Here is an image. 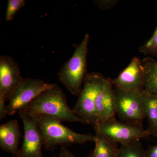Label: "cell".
I'll list each match as a JSON object with an SVG mask.
<instances>
[{
    "mask_svg": "<svg viewBox=\"0 0 157 157\" xmlns=\"http://www.w3.org/2000/svg\"><path fill=\"white\" fill-rule=\"evenodd\" d=\"M113 86L126 92L144 90V74L142 61L139 57H134L128 66L112 79Z\"/></svg>",
    "mask_w": 157,
    "mask_h": 157,
    "instance_id": "9",
    "label": "cell"
},
{
    "mask_svg": "<svg viewBox=\"0 0 157 157\" xmlns=\"http://www.w3.org/2000/svg\"><path fill=\"white\" fill-rule=\"evenodd\" d=\"M106 77L102 73H88L83 86L75 106L72 109L76 115L93 126L98 123L95 112V101Z\"/></svg>",
    "mask_w": 157,
    "mask_h": 157,
    "instance_id": "5",
    "label": "cell"
},
{
    "mask_svg": "<svg viewBox=\"0 0 157 157\" xmlns=\"http://www.w3.org/2000/svg\"><path fill=\"white\" fill-rule=\"evenodd\" d=\"M113 142L121 144L150 136L143 127L134 125L117 120L115 117L94 126Z\"/></svg>",
    "mask_w": 157,
    "mask_h": 157,
    "instance_id": "7",
    "label": "cell"
},
{
    "mask_svg": "<svg viewBox=\"0 0 157 157\" xmlns=\"http://www.w3.org/2000/svg\"><path fill=\"white\" fill-rule=\"evenodd\" d=\"M21 110L30 114L50 116L61 122H78L88 124L69 107L66 95L56 84H53L50 88L42 92Z\"/></svg>",
    "mask_w": 157,
    "mask_h": 157,
    "instance_id": "1",
    "label": "cell"
},
{
    "mask_svg": "<svg viewBox=\"0 0 157 157\" xmlns=\"http://www.w3.org/2000/svg\"><path fill=\"white\" fill-rule=\"evenodd\" d=\"M19 124L16 120H10L0 126V147L6 152L17 157L21 137Z\"/></svg>",
    "mask_w": 157,
    "mask_h": 157,
    "instance_id": "12",
    "label": "cell"
},
{
    "mask_svg": "<svg viewBox=\"0 0 157 157\" xmlns=\"http://www.w3.org/2000/svg\"><path fill=\"white\" fill-rule=\"evenodd\" d=\"M145 157H157V144L150 146L145 151Z\"/></svg>",
    "mask_w": 157,
    "mask_h": 157,
    "instance_id": "20",
    "label": "cell"
},
{
    "mask_svg": "<svg viewBox=\"0 0 157 157\" xmlns=\"http://www.w3.org/2000/svg\"><path fill=\"white\" fill-rule=\"evenodd\" d=\"M116 100L112 79L106 78L95 101V112L98 123L114 117Z\"/></svg>",
    "mask_w": 157,
    "mask_h": 157,
    "instance_id": "11",
    "label": "cell"
},
{
    "mask_svg": "<svg viewBox=\"0 0 157 157\" xmlns=\"http://www.w3.org/2000/svg\"><path fill=\"white\" fill-rule=\"evenodd\" d=\"M24 129L23 143L17 157H43L42 147L44 140L42 133L33 118L24 110H19Z\"/></svg>",
    "mask_w": 157,
    "mask_h": 157,
    "instance_id": "8",
    "label": "cell"
},
{
    "mask_svg": "<svg viewBox=\"0 0 157 157\" xmlns=\"http://www.w3.org/2000/svg\"><path fill=\"white\" fill-rule=\"evenodd\" d=\"M139 51L145 55H150L157 57V27L151 39L140 46Z\"/></svg>",
    "mask_w": 157,
    "mask_h": 157,
    "instance_id": "17",
    "label": "cell"
},
{
    "mask_svg": "<svg viewBox=\"0 0 157 157\" xmlns=\"http://www.w3.org/2000/svg\"><path fill=\"white\" fill-rule=\"evenodd\" d=\"M145 151L140 139L121 144L117 157H145Z\"/></svg>",
    "mask_w": 157,
    "mask_h": 157,
    "instance_id": "16",
    "label": "cell"
},
{
    "mask_svg": "<svg viewBox=\"0 0 157 157\" xmlns=\"http://www.w3.org/2000/svg\"><path fill=\"white\" fill-rule=\"evenodd\" d=\"M116 113L121 120L134 125L143 127L147 117V97L144 90L126 92L114 87Z\"/></svg>",
    "mask_w": 157,
    "mask_h": 157,
    "instance_id": "4",
    "label": "cell"
},
{
    "mask_svg": "<svg viewBox=\"0 0 157 157\" xmlns=\"http://www.w3.org/2000/svg\"><path fill=\"white\" fill-rule=\"evenodd\" d=\"M88 157H94V156L93 155V152L92 153H91L88 156Z\"/></svg>",
    "mask_w": 157,
    "mask_h": 157,
    "instance_id": "22",
    "label": "cell"
},
{
    "mask_svg": "<svg viewBox=\"0 0 157 157\" xmlns=\"http://www.w3.org/2000/svg\"><path fill=\"white\" fill-rule=\"evenodd\" d=\"M147 94V117L148 121L147 131L150 135L157 137V95Z\"/></svg>",
    "mask_w": 157,
    "mask_h": 157,
    "instance_id": "15",
    "label": "cell"
},
{
    "mask_svg": "<svg viewBox=\"0 0 157 157\" xmlns=\"http://www.w3.org/2000/svg\"><path fill=\"white\" fill-rule=\"evenodd\" d=\"M29 114L36 122L43 136L44 145L47 149H51L58 145L67 147L75 144H83L88 142H95V135L76 133L50 116Z\"/></svg>",
    "mask_w": 157,
    "mask_h": 157,
    "instance_id": "2",
    "label": "cell"
},
{
    "mask_svg": "<svg viewBox=\"0 0 157 157\" xmlns=\"http://www.w3.org/2000/svg\"><path fill=\"white\" fill-rule=\"evenodd\" d=\"M90 35L86 34L73 56L63 65L58 74L59 81L72 94L78 97L87 76V56Z\"/></svg>",
    "mask_w": 157,
    "mask_h": 157,
    "instance_id": "3",
    "label": "cell"
},
{
    "mask_svg": "<svg viewBox=\"0 0 157 157\" xmlns=\"http://www.w3.org/2000/svg\"><path fill=\"white\" fill-rule=\"evenodd\" d=\"M58 157H76L66 146H61V150Z\"/></svg>",
    "mask_w": 157,
    "mask_h": 157,
    "instance_id": "21",
    "label": "cell"
},
{
    "mask_svg": "<svg viewBox=\"0 0 157 157\" xmlns=\"http://www.w3.org/2000/svg\"><path fill=\"white\" fill-rule=\"evenodd\" d=\"M95 131V147L93 152L94 157H117L119 147L106 135L98 130Z\"/></svg>",
    "mask_w": 157,
    "mask_h": 157,
    "instance_id": "13",
    "label": "cell"
},
{
    "mask_svg": "<svg viewBox=\"0 0 157 157\" xmlns=\"http://www.w3.org/2000/svg\"><path fill=\"white\" fill-rule=\"evenodd\" d=\"M24 78L17 62L8 56H0V100L6 101L10 93Z\"/></svg>",
    "mask_w": 157,
    "mask_h": 157,
    "instance_id": "10",
    "label": "cell"
},
{
    "mask_svg": "<svg viewBox=\"0 0 157 157\" xmlns=\"http://www.w3.org/2000/svg\"><path fill=\"white\" fill-rule=\"evenodd\" d=\"M118 2V1L115 0H99L93 1L94 5L103 10H108L114 7Z\"/></svg>",
    "mask_w": 157,
    "mask_h": 157,
    "instance_id": "19",
    "label": "cell"
},
{
    "mask_svg": "<svg viewBox=\"0 0 157 157\" xmlns=\"http://www.w3.org/2000/svg\"><path fill=\"white\" fill-rule=\"evenodd\" d=\"M53 85L38 78H24L7 98L8 115H14L16 112L24 109L42 92L50 88Z\"/></svg>",
    "mask_w": 157,
    "mask_h": 157,
    "instance_id": "6",
    "label": "cell"
},
{
    "mask_svg": "<svg viewBox=\"0 0 157 157\" xmlns=\"http://www.w3.org/2000/svg\"><path fill=\"white\" fill-rule=\"evenodd\" d=\"M144 74V90L157 95V61L147 57L141 60Z\"/></svg>",
    "mask_w": 157,
    "mask_h": 157,
    "instance_id": "14",
    "label": "cell"
},
{
    "mask_svg": "<svg viewBox=\"0 0 157 157\" xmlns=\"http://www.w3.org/2000/svg\"><path fill=\"white\" fill-rule=\"evenodd\" d=\"M25 2L24 0H9L6 9L5 18L7 21L13 19L15 14L25 6Z\"/></svg>",
    "mask_w": 157,
    "mask_h": 157,
    "instance_id": "18",
    "label": "cell"
}]
</instances>
